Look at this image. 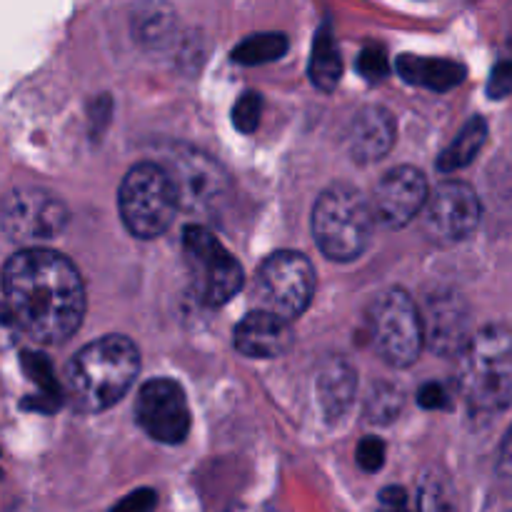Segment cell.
<instances>
[{"label":"cell","instance_id":"21","mask_svg":"<svg viewBox=\"0 0 512 512\" xmlns=\"http://www.w3.org/2000/svg\"><path fill=\"white\" fill-rule=\"evenodd\" d=\"M285 50H288V38L283 33H258L235 45L233 60L240 65H263L283 58Z\"/></svg>","mask_w":512,"mask_h":512},{"label":"cell","instance_id":"18","mask_svg":"<svg viewBox=\"0 0 512 512\" xmlns=\"http://www.w3.org/2000/svg\"><path fill=\"white\" fill-rule=\"evenodd\" d=\"M315 390H318V403L325 418H343L355 398V370L343 358L325 360L323 368L318 370Z\"/></svg>","mask_w":512,"mask_h":512},{"label":"cell","instance_id":"25","mask_svg":"<svg viewBox=\"0 0 512 512\" xmlns=\"http://www.w3.org/2000/svg\"><path fill=\"white\" fill-rule=\"evenodd\" d=\"M260 115H263V98L260 93H243L233 108V125L240 133H253L260 125Z\"/></svg>","mask_w":512,"mask_h":512},{"label":"cell","instance_id":"27","mask_svg":"<svg viewBox=\"0 0 512 512\" xmlns=\"http://www.w3.org/2000/svg\"><path fill=\"white\" fill-rule=\"evenodd\" d=\"M355 458H358V465L365 473H378L385 463V443L380 438L360 440Z\"/></svg>","mask_w":512,"mask_h":512},{"label":"cell","instance_id":"31","mask_svg":"<svg viewBox=\"0 0 512 512\" xmlns=\"http://www.w3.org/2000/svg\"><path fill=\"white\" fill-rule=\"evenodd\" d=\"M418 403L423 405L425 410H443L450 405V395L440 383H425L423 388L418 390Z\"/></svg>","mask_w":512,"mask_h":512},{"label":"cell","instance_id":"32","mask_svg":"<svg viewBox=\"0 0 512 512\" xmlns=\"http://www.w3.org/2000/svg\"><path fill=\"white\" fill-rule=\"evenodd\" d=\"M378 512H410L408 493H405L403 488H398V485H393V488H385L383 493H380Z\"/></svg>","mask_w":512,"mask_h":512},{"label":"cell","instance_id":"33","mask_svg":"<svg viewBox=\"0 0 512 512\" xmlns=\"http://www.w3.org/2000/svg\"><path fill=\"white\" fill-rule=\"evenodd\" d=\"M490 98H505L510 93V65L500 63L498 68L493 70V78H490Z\"/></svg>","mask_w":512,"mask_h":512},{"label":"cell","instance_id":"1","mask_svg":"<svg viewBox=\"0 0 512 512\" xmlns=\"http://www.w3.org/2000/svg\"><path fill=\"white\" fill-rule=\"evenodd\" d=\"M3 293L23 335L40 345L65 343L83 323V278L53 250L30 248L13 255L3 268Z\"/></svg>","mask_w":512,"mask_h":512},{"label":"cell","instance_id":"34","mask_svg":"<svg viewBox=\"0 0 512 512\" xmlns=\"http://www.w3.org/2000/svg\"><path fill=\"white\" fill-rule=\"evenodd\" d=\"M225 512H275L270 505H238V508H230Z\"/></svg>","mask_w":512,"mask_h":512},{"label":"cell","instance_id":"3","mask_svg":"<svg viewBox=\"0 0 512 512\" xmlns=\"http://www.w3.org/2000/svg\"><path fill=\"white\" fill-rule=\"evenodd\" d=\"M463 383L470 410L483 415L503 413L512 395V348L503 325H488L475 333L463 348Z\"/></svg>","mask_w":512,"mask_h":512},{"label":"cell","instance_id":"24","mask_svg":"<svg viewBox=\"0 0 512 512\" xmlns=\"http://www.w3.org/2000/svg\"><path fill=\"white\" fill-rule=\"evenodd\" d=\"M400 405H403V395L395 385H380L375 388V393H370L368 400V420H375V423H390V420L398 418Z\"/></svg>","mask_w":512,"mask_h":512},{"label":"cell","instance_id":"7","mask_svg":"<svg viewBox=\"0 0 512 512\" xmlns=\"http://www.w3.org/2000/svg\"><path fill=\"white\" fill-rule=\"evenodd\" d=\"M315 293V270L303 253L270 255L258 268L253 285V300L258 310L273 313L283 320H295L305 313Z\"/></svg>","mask_w":512,"mask_h":512},{"label":"cell","instance_id":"6","mask_svg":"<svg viewBox=\"0 0 512 512\" xmlns=\"http://www.w3.org/2000/svg\"><path fill=\"white\" fill-rule=\"evenodd\" d=\"M370 343L393 368H408L418 360L423 343L420 310L405 290H388L368 310Z\"/></svg>","mask_w":512,"mask_h":512},{"label":"cell","instance_id":"15","mask_svg":"<svg viewBox=\"0 0 512 512\" xmlns=\"http://www.w3.org/2000/svg\"><path fill=\"white\" fill-rule=\"evenodd\" d=\"M233 343L238 353L248 358H280L293 345V333H290L288 320L278 318L265 310H253L235 325Z\"/></svg>","mask_w":512,"mask_h":512},{"label":"cell","instance_id":"8","mask_svg":"<svg viewBox=\"0 0 512 512\" xmlns=\"http://www.w3.org/2000/svg\"><path fill=\"white\" fill-rule=\"evenodd\" d=\"M185 260L193 270V283L205 305H225L243 290V265L223 248L218 238L203 225H190L183 235Z\"/></svg>","mask_w":512,"mask_h":512},{"label":"cell","instance_id":"20","mask_svg":"<svg viewBox=\"0 0 512 512\" xmlns=\"http://www.w3.org/2000/svg\"><path fill=\"white\" fill-rule=\"evenodd\" d=\"M485 135H488V123H485L483 118H473L470 123H465V128L460 130L458 138L440 153L438 168L443 170V173H455V170L473 163L475 155H478L480 148L485 145Z\"/></svg>","mask_w":512,"mask_h":512},{"label":"cell","instance_id":"26","mask_svg":"<svg viewBox=\"0 0 512 512\" xmlns=\"http://www.w3.org/2000/svg\"><path fill=\"white\" fill-rule=\"evenodd\" d=\"M358 70L365 80H373V83H380L383 78H388L390 60L385 48H380V45H368V48L360 53Z\"/></svg>","mask_w":512,"mask_h":512},{"label":"cell","instance_id":"12","mask_svg":"<svg viewBox=\"0 0 512 512\" xmlns=\"http://www.w3.org/2000/svg\"><path fill=\"white\" fill-rule=\"evenodd\" d=\"M135 418L150 438L165 445L183 443L190 433L188 400L183 388L168 378L150 380L140 388Z\"/></svg>","mask_w":512,"mask_h":512},{"label":"cell","instance_id":"30","mask_svg":"<svg viewBox=\"0 0 512 512\" xmlns=\"http://www.w3.org/2000/svg\"><path fill=\"white\" fill-rule=\"evenodd\" d=\"M155 503H158V495L150 488H140L135 493L125 495L123 500H118L110 512H153Z\"/></svg>","mask_w":512,"mask_h":512},{"label":"cell","instance_id":"2","mask_svg":"<svg viewBox=\"0 0 512 512\" xmlns=\"http://www.w3.org/2000/svg\"><path fill=\"white\" fill-rule=\"evenodd\" d=\"M138 370V348L123 335H105L73 358L68 395L80 413H100L123 400Z\"/></svg>","mask_w":512,"mask_h":512},{"label":"cell","instance_id":"9","mask_svg":"<svg viewBox=\"0 0 512 512\" xmlns=\"http://www.w3.org/2000/svg\"><path fill=\"white\" fill-rule=\"evenodd\" d=\"M65 225H68V208L63 200L45 190H13L0 203V228L10 240H18V243L58 238Z\"/></svg>","mask_w":512,"mask_h":512},{"label":"cell","instance_id":"4","mask_svg":"<svg viewBox=\"0 0 512 512\" xmlns=\"http://www.w3.org/2000/svg\"><path fill=\"white\" fill-rule=\"evenodd\" d=\"M313 238L325 258L348 263L365 253L373 235V213L360 190L350 185H333L318 198L313 208Z\"/></svg>","mask_w":512,"mask_h":512},{"label":"cell","instance_id":"22","mask_svg":"<svg viewBox=\"0 0 512 512\" xmlns=\"http://www.w3.org/2000/svg\"><path fill=\"white\" fill-rule=\"evenodd\" d=\"M175 15L168 5L148 3L138 15H135V35L145 45H160L173 35Z\"/></svg>","mask_w":512,"mask_h":512},{"label":"cell","instance_id":"13","mask_svg":"<svg viewBox=\"0 0 512 512\" xmlns=\"http://www.w3.org/2000/svg\"><path fill=\"white\" fill-rule=\"evenodd\" d=\"M428 180L418 168L400 165L385 173L375 185L370 203L373 220L385 228H403L415 215H420L425 200H428Z\"/></svg>","mask_w":512,"mask_h":512},{"label":"cell","instance_id":"11","mask_svg":"<svg viewBox=\"0 0 512 512\" xmlns=\"http://www.w3.org/2000/svg\"><path fill=\"white\" fill-rule=\"evenodd\" d=\"M423 228L438 243L465 240L480 223V200L468 183L445 180L423 205Z\"/></svg>","mask_w":512,"mask_h":512},{"label":"cell","instance_id":"16","mask_svg":"<svg viewBox=\"0 0 512 512\" xmlns=\"http://www.w3.org/2000/svg\"><path fill=\"white\" fill-rule=\"evenodd\" d=\"M348 143L350 155L358 163H373L388 155V150L395 143V118L390 110L380 108V105H368L360 110L353 118L348 128Z\"/></svg>","mask_w":512,"mask_h":512},{"label":"cell","instance_id":"5","mask_svg":"<svg viewBox=\"0 0 512 512\" xmlns=\"http://www.w3.org/2000/svg\"><path fill=\"white\" fill-rule=\"evenodd\" d=\"M118 208L130 235L143 240L163 235L178 210L173 185L163 165L138 163L130 168L120 183Z\"/></svg>","mask_w":512,"mask_h":512},{"label":"cell","instance_id":"19","mask_svg":"<svg viewBox=\"0 0 512 512\" xmlns=\"http://www.w3.org/2000/svg\"><path fill=\"white\" fill-rule=\"evenodd\" d=\"M310 80L318 90H333L338 88L340 75H343V58H340V50L335 45L333 30L330 25H320L318 35H315L313 53H310Z\"/></svg>","mask_w":512,"mask_h":512},{"label":"cell","instance_id":"14","mask_svg":"<svg viewBox=\"0 0 512 512\" xmlns=\"http://www.w3.org/2000/svg\"><path fill=\"white\" fill-rule=\"evenodd\" d=\"M420 323H423V343L443 358L460 355L473 338L468 305L458 293L430 295L425 310L420 313Z\"/></svg>","mask_w":512,"mask_h":512},{"label":"cell","instance_id":"23","mask_svg":"<svg viewBox=\"0 0 512 512\" xmlns=\"http://www.w3.org/2000/svg\"><path fill=\"white\" fill-rule=\"evenodd\" d=\"M23 368L28 373V378L38 385L40 398L48 400V408L53 410L55 403L60 400V388L53 378V368H50L48 358H43L40 353H25L23 355Z\"/></svg>","mask_w":512,"mask_h":512},{"label":"cell","instance_id":"29","mask_svg":"<svg viewBox=\"0 0 512 512\" xmlns=\"http://www.w3.org/2000/svg\"><path fill=\"white\" fill-rule=\"evenodd\" d=\"M20 338H23V328H20L18 318H15L8 305L0 303V353L15 348Z\"/></svg>","mask_w":512,"mask_h":512},{"label":"cell","instance_id":"17","mask_svg":"<svg viewBox=\"0 0 512 512\" xmlns=\"http://www.w3.org/2000/svg\"><path fill=\"white\" fill-rule=\"evenodd\" d=\"M395 68H398L400 78L405 83H413L425 90H435V93L458 88L465 80L463 65L448 58H420V55L405 53L400 55Z\"/></svg>","mask_w":512,"mask_h":512},{"label":"cell","instance_id":"10","mask_svg":"<svg viewBox=\"0 0 512 512\" xmlns=\"http://www.w3.org/2000/svg\"><path fill=\"white\" fill-rule=\"evenodd\" d=\"M163 170L173 185L178 208L190 210V213H205L225 198L228 178H225L223 168L198 150H175L168 155Z\"/></svg>","mask_w":512,"mask_h":512},{"label":"cell","instance_id":"28","mask_svg":"<svg viewBox=\"0 0 512 512\" xmlns=\"http://www.w3.org/2000/svg\"><path fill=\"white\" fill-rule=\"evenodd\" d=\"M420 512H453V503L438 480L430 478L420 488Z\"/></svg>","mask_w":512,"mask_h":512}]
</instances>
